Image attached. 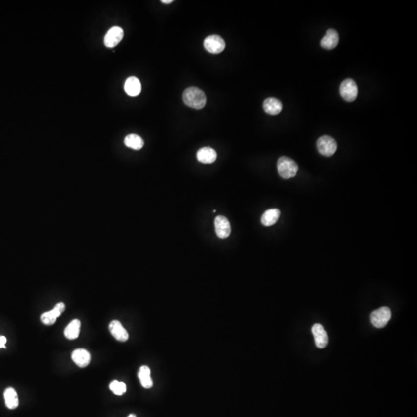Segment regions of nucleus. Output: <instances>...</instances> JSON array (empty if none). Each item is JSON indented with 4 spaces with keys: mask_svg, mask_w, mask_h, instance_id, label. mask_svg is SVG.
Returning <instances> with one entry per match:
<instances>
[{
    "mask_svg": "<svg viewBox=\"0 0 417 417\" xmlns=\"http://www.w3.org/2000/svg\"><path fill=\"white\" fill-rule=\"evenodd\" d=\"M183 100L186 105L193 109H202L207 104L205 93L195 87H189L184 90Z\"/></svg>",
    "mask_w": 417,
    "mask_h": 417,
    "instance_id": "f257e3e1",
    "label": "nucleus"
},
{
    "mask_svg": "<svg viewBox=\"0 0 417 417\" xmlns=\"http://www.w3.org/2000/svg\"><path fill=\"white\" fill-rule=\"evenodd\" d=\"M278 172L283 179H290L297 175L298 166L294 160L288 157H280L277 164Z\"/></svg>",
    "mask_w": 417,
    "mask_h": 417,
    "instance_id": "f03ea898",
    "label": "nucleus"
},
{
    "mask_svg": "<svg viewBox=\"0 0 417 417\" xmlns=\"http://www.w3.org/2000/svg\"><path fill=\"white\" fill-rule=\"evenodd\" d=\"M339 93L345 101L352 102L358 97V86L352 79H346L341 83Z\"/></svg>",
    "mask_w": 417,
    "mask_h": 417,
    "instance_id": "7ed1b4c3",
    "label": "nucleus"
},
{
    "mask_svg": "<svg viewBox=\"0 0 417 417\" xmlns=\"http://www.w3.org/2000/svg\"><path fill=\"white\" fill-rule=\"evenodd\" d=\"M317 148L321 155L331 157L336 153L337 150V144L333 138L325 135L318 139L317 141Z\"/></svg>",
    "mask_w": 417,
    "mask_h": 417,
    "instance_id": "20e7f679",
    "label": "nucleus"
},
{
    "mask_svg": "<svg viewBox=\"0 0 417 417\" xmlns=\"http://www.w3.org/2000/svg\"><path fill=\"white\" fill-rule=\"evenodd\" d=\"M391 311L389 308L382 307L379 309L372 311L370 315L371 322L375 328L382 329L387 325L391 318Z\"/></svg>",
    "mask_w": 417,
    "mask_h": 417,
    "instance_id": "39448f33",
    "label": "nucleus"
},
{
    "mask_svg": "<svg viewBox=\"0 0 417 417\" xmlns=\"http://www.w3.org/2000/svg\"><path fill=\"white\" fill-rule=\"evenodd\" d=\"M204 45L208 53L219 54L224 51L226 43L219 35H211L205 39Z\"/></svg>",
    "mask_w": 417,
    "mask_h": 417,
    "instance_id": "423d86ee",
    "label": "nucleus"
},
{
    "mask_svg": "<svg viewBox=\"0 0 417 417\" xmlns=\"http://www.w3.org/2000/svg\"><path fill=\"white\" fill-rule=\"evenodd\" d=\"M124 37V30L119 26H113L107 32L104 39V45L109 48L116 47Z\"/></svg>",
    "mask_w": 417,
    "mask_h": 417,
    "instance_id": "0eeeda50",
    "label": "nucleus"
},
{
    "mask_svg": "<svg viewBox=\"0 0 417 417\" xmlns=\"http://www.w3.org/2000/svg\"><path fill=\"white\" fill-rule=\"evenodd\" d=\"M215 224V233L220 239H226L229 237L231 233V226L227 218L223 215H218L214 220Z\"/></svg>",
    "mask_w": 417,
    "mask_h": 417,
    "instance_id": "6e6552de",
    "label": "nucleus"
},
{
    "mask_svg": "<svg viewBox=\"0 0 417 417\" xmlns=\"http://www.w3.org/2000/svg\"><path fill=\"white\" fill-rule=\"evenodd\" d=\"M65 310V304L63 302L56 304L51 311H47L42 314L40 317L42 323L45 325H52L56 322V320Z\"/></svg>",
    "mask_w": 417,
    "mask_h": 417,
    "instance_id": "1a4fd4ad",
    "label": "nucleus"
},
{
    "mask_svg": "<svg viewBox=\"0 0 417 417\" xmlns=\"http://www.w3.org/2000/svg\"><path fill=\"white\" fill-rule=\"evenodd\" d=\"M109 330L113 337L119 342L124 343L129 339V333L118 320L111 321L109 324Z\"/></svg>",
    "mask_w": 417,
    "mask_h": 417,
    "instance_id": "9d476101",
    "label": "nucleus"
},
{
    "mask_svg": "<svg viewBox=\"0 0 417 417\" xmlns=\"http://www.w3.org/2000/svg\"><path fill=\"white\" fill-rule=\"evenodd\" d=\"M311 331H312L313 336L315 337L317 347L319 348H324L326 347L329 343V338L324 327L321 324H315L313 325Z\"/></svg>",
    "mask_w": 417,
    "mask_h": 417,
    "instance_id": "9b49d317",
    "label": "nucleus"
},
{
    "mask_svg": "<svg viewBox=\"0 0 417 417\" xmlns=\"http://www.w3.org/2000/svg\"><path fill=\"white\" fill-rule=\"evenodd\" d=\"M72 359L77 366L80 368H85L90 363L91 355L87 350L78 348V349L74 350L72 353Z\"/></svg>",
    "mask_w": 417,
    "mask_h": 417,
    "instance_id": "f8f14e48",
    "label": "nucleus"
},
{
    "mask_svg": "<svg viewBox=\"0 0 417 417\" xmlns=\"http://www.w3.org/2000/svg\"><path fill=\"white\" fill-rule=\"evenodd\" d=\"M263 108L268 115H277L281 112L283 104L280 100L275 97H268L263 103Z\"/></svg>",
    "mask_w": 417,
    "mask_h": 417,
    "instance_id": "ddd939ff",
    "label": "nucleus"
},
{
    "mask_svg": "<svg viewBox=\"0 0 417 417\" xmlns=\"http://www.w3.org/2000/svg\"><path fill=\"white\" fill-rule=\"evenodd\" d=\"M125 91L130 97H136L141 91V82L136 76H130L125 83Z\"/></svg>",
    "mask_w": 417,
    "mask_h": 417,
    "instance_id": "4468645a",
    "label": "nucleus"
},
{
    "mask_svg": "<svg viewBox=\"0 0 417 417\" xmlns=\"http://www.w3.org/2000/svg\"><path fill=\"white\" fill-rule=\"evenodd\" d=\"M217 154L215 150L209 147L200 148L197 153V158L199 162L204 164H212L215 162Z\"/></svg>",
    "mask_w": 417,
    "mask_h": 417,
    "instance_id": "2eb2a0df",
    "label": "nucleus"
},
{
    "mask_svg": "<svg viewBox=\"0 0 417 417\" xmlns=\"http://www.w3.org/2000/svg\"><path fill=\"white\" fill-rule=\"evenodd\" d=\"M339 40L337 31L333 29H329L327 30L325 37L321 40V46L326 50H332L337 47Z\"/></svg>",
    "mask_w": 417,
    "mask_h": 417,
    "instance_id": "dca6fc26",
    "label": "nucleus"
},
{
    "mask_svg": "<svg viewBox=\"0 0 417 417\" xmlns=\"http://www.w3.org/2000/svg\"><path fill=\"white\" fill-rule=\"evenodd\" d=\"M80 327H81V322L80 320L74 319L71 321L65 328V332H64L65 337L70 340L77 339L80 335Z\"/></svg>",
    "mask_w": 417,
    "mask_h": 417,
    "instance_id": "f3484780",
    "label": "nucleus"
},
{
    "mask_svg": "<svg viewBox=\"0 0 417 417\" xmlns=\"http://www.w3.org/2000/svg\"><path fill=\"white\" fill-rule=\"evenodd\" d=\"M280 216V211L278 208H271L263 214L261 216V223L264 226H273Z\"/></svg>",
    "mask_w": 417,
    "mask_h": 417,
    "instance_id": "a211bd4d",
    "label": "nucleus"
},
{
    "mask_svg": "<svg viewBox=\"0 0 417 417\" xmlns=\"http://www.w3.org/2000/svg\"><path fill=\"white\" fill-rule=\"evenodd\" d=\"M5 406L10 410L17 408L19 406V397L15 389L12 387L7 388L4 392Z\"/></svg>",
    "mask_w": 417,
    "mask_h": 417,
    "instance_id": "6ab92c4d",
    "label": "nucleus"
},
{
    "mask_svg": "<svg viewBox=\"0 0 417 417\" xmlns=\"http://www.w3.org/2000/svg\"><path fill=\"white\" fill-rule=\"evenodd\" d=\"M125 145L127 146L128 148H132V149L138 150L141 149L144 146V141H143L142 138L139 136V135L136 134H129L125 138Z\"/></svg>",
    "mask_w": 417,
    "mask_h": 417,
    "instance_id": "aec40b11",
    "label": "nucleus"
},
{
    "mask_svg": "<svg viewBox=\"0 0 417 417\" xmlns=\"http://www.w3.org/2000/svg\"><path fill=\"white\" fill-rule=\"evenodd\" d=\"M139 379L141 382V386L145 389L152 387L153 381L151 378V370L149 367L143 365L139 371Z\"/></svg>",
    "mask_w": 417,
    "mask_h": 417,
    "instance_id": "412c9836",
    "label": "nucleus"
},
{
    "mask_svg": "<svg viewBox=\"0 0 417 417\" xmlns=\"http://www.w3.org/2000/svg\"><path fill=\"white\" fill-rule=\"evenodd\" d=\"M110 389L117 396H121L126 392V385L122 382L114 380L110 383Z\"/></svg>",
    "mask_w": 417,
    "mask_h": 417,
    "instance_id": "4be33fe9",
    "label": "nucleus"
},
{
    "mask_svg": "<svg viewBox=\"0 0 417 417\" xmlns=\"http://www.w3.org/2000/svg\"><path fill=\"white\" fill-rule=\"evenodd\" d=\"M6 338L5 336H0V348H5V343H6Z\"/></svg>",
    "mask_w": 417,
    "mask_h": 417,
    "instance_id": "5701e85b",
    "label": "nucleus"
},
{
    "mask_svg": "<svg viewBox=\"0 0 417 417\" xmlns=\"http://www.w3.org/2000/svg\"><path fill=\"white\" fill-rule=\"evenodd\" d=\"M173 2V0H162V2L164 4H170Z\"/></svg>",
    "mask_w": 417,
    "mask_h": 417,
    "instance_id": "b1692460",
    "label": "nucleus"
},
{
    "mask_svg": "<svg viewBox=\"0 0 417 417\" xmlns=\"http://www.w3.org/2000/svg\"><path fill=\"white\" fill-rule=\"evenodd\" d=\"M128 417H136V416L135 414H130Z\"/></svg>",
    "mask_w": 417,
    "mask_h": 417,
    "instance_id": "393cba45",
    "label": "nucleus"
}]
</instances>
